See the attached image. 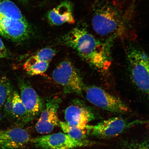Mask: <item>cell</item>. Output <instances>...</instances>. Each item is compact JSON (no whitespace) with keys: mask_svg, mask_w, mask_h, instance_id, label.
<instances>
[{"mask_svg":"<svg viewBox=\"0 0 149 149\" xmlns=\"http://www.w3.org/2000/svg\"><path fill=\"white\" fill-rule=\"evenodd\" d=\"M63 44L76 52L84 60L99 71L107 72L111 64V50L114 40L101 41L86 28L76 27L61 39Z\"/></svg>","mask_w":149,"mask_h":149,"instance_id":"1","label":"cell"},{"mask_svg":"<svg viewBox=\"0 0 149 149\" xmlns=\"http://www.w3.org/2000/svg\"><path fill=\"white\" fill-rule=\"evenodd\" d=\"M92 23L95 32L107 39L115 40L126 31L125 22L120 10L107 0H97L95 3Z\"/></svg>","mask_w":149,"mask_h":149,"instance_id":"2","label":"cell"},{"mask_svg":"<svg viewBox=\"0 0 149 149\" xmlns=\"http://www.w3.org/2000/svg\"><path fill=\"white\" fill-rule=\"evenodd\" d=\"M126 53L132 82L138 90L149 98V55L133 44L128 46Z\"/></svg>","mask_w":149,"mask_h":149,"instance_id":"3","label":"cell"},{"mask_svg":"<svg viewBox=\"0 0 149 149\" xmlns=\"http://www.w3.org/2000/svg\"><path fill=\"white\" fill-rule=\"evenodd\" d=\"M84 88L86 99L96 107L113 113L130 111L129 107L121 99L101 87L90 86Z\"/></svg>","mask_w":149,"mask_h":149,"instance_id":"4","label":"cell"},{"mask_svg":"<svg viewBox=\"0 0 149 149\" xmlns=\"http://www.w3.org/2000/svg\"><path fill=\"white\" fill-rule=\"evenodd\" d=\"M30 26L23 14L0 16V35L14 42H21L29 38Z\"/></svg>","mask_w":149,"mask_h":149,"instance_id":"5","label":"cell"},{"mask_svg":"<svg viewBox=\"0 0 149 149\" xmlns=\"http://www.w3.org/2000/svg\"><path fill=\"white\" fill-rule=\"evenodd\" d=\"M54 81L63 87L66 93L81 94L84 90L81 76L69 61H62L53 71Z\"/></svg>","mask_w":149,"mask_h":149,"instance_id":"6","label":"cell"},{"mask_svg":"<svg viewBox=\"0 0 149 149\" xmlns=\"http://www.w3.org/2000/svg\"><path fill=\"white\" fill-rule=\"evenodd\" d=\"M31 142L43 149H74L95 144L86 139L81 141L74 139L62 133L37 137L31 139Z\"/></svg>","mask_w":149,"mask_h":149,"instance_id":"7","label":"cell"},{"mask_svg":"<svg viewBox=\"0 0 149 149\" xmlns=\"http://www.w3.org/2000/svg\"><path fill=\"white\" fill-rule=\"evenodd\" d=\"M127 122L120 117H113L102 120L94 125H87L86 130L99 138L108 139L116 136L127 128Z\"/></svg>","mask_w":149,"mask_h":149,"instance_id":"8","label":"cell"},{"mask_svg":"<svg viewBox=\"0 0 149 149\" xmlns=\"http://www.w3.org/2000/svg\"><path fill=\"white\" fill-rule=\"evenodd\" d=\"M60 102L58 98L47 100L35 126L37 133L41 134H49L59 125L58 111Z\"/></svg>","mask_w":149,"mask_h":149,"instance_id":"9","label":"cell"},{"mask_svg":"<svg viewBox=\"0 0 149 149\" xmlns=\"http://www.w3.org/2000/svg\"><path fill=\"white\" fill-rule=\"evenodd\" d=\"M29 132L24 128L15 127L0 129V148L18 149L31 142Z\"/></svg>","mask_w":149,"mask_h":149,"instance_id":"10","label":"cell"},{"mask_svg":"<svg viewBox=\"0 0 149 149\" xmlns=\"http://www.w3.org/2000/svg\"><path fill=\"white\" fill-rule=\"evenodd\" d=\"M19 88L20 98L26 111V121L29 120L40 112L42 100L36 91L25 82H20Z\"/></svg>","mask_w":149,"mask_h":149,"instance_id":"11","label":"cell"},{"mask_svg":"<svg viewBox=\"0 0 149 149\" xmlns=\"http://www.w3.org/2000/svg\"><path fill=\"white\" fill-rule=\"evenodd\" d=\"M93 113L86 107L73 104L68 107L65 112L66 122L70 125L81 130H87L88 123L94 119Z\"/></svg>","mask_w":149,"mask_h":149,"instance_id":"12","label":"cell"},{"mask_svg":"<svg viewBox=\"0 0 149 149\" xmlns=\"http://www.w3.org/2000/svg\"><path fill=\"white\" fill-rule=\"evenodd\" d=\"M47 17L48 22L52 25H61L65 23L74 24L75 20L72 3L68 1H63L48 13Z\"/></svg>","mask_w":149,"mask_h":149,"instance_id":"13","label":"cell"},{"mask_svg":"<svg viewBox=\"0 0 149 149\" xmlns=\"http://www.w3.org/2000/svg\"><path fill=\"white\" fill-rule=\"evenodd\" d=\"M49 63L46 61H33L29 58L24 63V69L30 75H39L47 70Z\"/></svg>","mask_w":149,"mask_h":149,"instance_id":"14","label":"cell"},{"mask_svg":"<svg viewBox=\"0 0 149 149\" xmlns=\"http://www.w3.org/2000/svg\"><path fill=\"white\" fill-rule=\"evenodd\" d=\"M61 129L64 133L72 138L77 140L86 139L87 130H81L70 125L66 122L60 121L59 123Z\"/></svg>","mask_w":149,"mask_h":149,"instance_id":"15","label":"cell"},{"mask_svg":"<svg viewBox=\"0 0 149 149\" xmlns=\"http://www.w3.org/2000/svg\"><path fill=\"white\" fill-rule=\"evenodd\" d=\"M13 117L20 120L24 119L26 120L27 112L20 95L16 91L13 92Z\"/></svg>","mask_w":149,"mask_h":149,"instance_id":"16","label":"cell"},{"mask_svg":"<svg viewBox=\"0 0 149 149\" xmlns=\"http://www.w3.org/2000/svg\"><path fill=\"white\" fill-rule=\"evenodd\" d=\"M55 54V50L50 48H45L40 50L30 58L33 61H46L49 63Z\"/></svg>","mask_w":149,"mask_h":149,"instance_id":"17","label":"cell"},{"mask_svg":"<svg viewBox=\"0 0 149 149\" xmlns=\"http://www.w3.org/2000/svg\"><path fill=\"white\" fill-rule=\"evenodd\" d=\"M8 79L3 77L0 79V110L3 107L9 93L12 90Z\"/></svg>","mask_w":149,"mask_h":149,"instance_id":"18","label":"cell"},{"mask_svg":"<svg viewBox=\"0 0 149 149\" xmlns=\"http://www.w3.org/2000/svg\"><path fill=\"white\" fill-rule=\"evenodd\" d=\"M13 92L12 89L9 92L3 107V112L5 117H13Z\"/></svg>","mask_w":149,"mask_h":149,"instance_id":"19","label":"cell"},{"mask_svg":"<svg viewBox=\"0 0 149 149\" xmlns=\"http://www.w3.org/2000/svg\"><path fill=\"white\" fill-rule=\"evenodd\" d=\"M128 149H149V138L136 143Z\"/></svg>","mask_w":149,"mask_h":149,"instance_id":"20","label":"cell"},{"mask_svg":"<svg viewBox=\"0 0 149 149\" xmlns=\"http://www.w3.org/2000/svg\"><path fill=\"white\" fill-rule=\"evenodd\" d=\"M7 51L4 44L0 38V58H3L7 55Z\"/></svg>","mask_w":149,"mask_h":149,"instance_id":"21","label":"cell"},{"mask_svg":"<svg viewBox=\"0 0 149 149\" xmlns=\"http://www.w3.org/2000/svg\"><path fill=\"white\" fill-rule=\"evenodd\" d=\"M2 118V116L1 113V112H0V122H1V120Z\"/></svg>","mask_w":149,"mask_h":149,"instance_id":"22","label":"cell"},{"mask_svg":"<svg viewBox=\"0 0 149 149\" xmlns=\"http://www.w3.org/2000/svg\"><path fill=\"white\" fill-rule=\"evenodd\" d=\"M20 1H23V2H25V1H28V0H20Z\"/></svg>","mask_w":149,"mask_h":149,"instance_id":"23","label":"cell"}]
</instances>
